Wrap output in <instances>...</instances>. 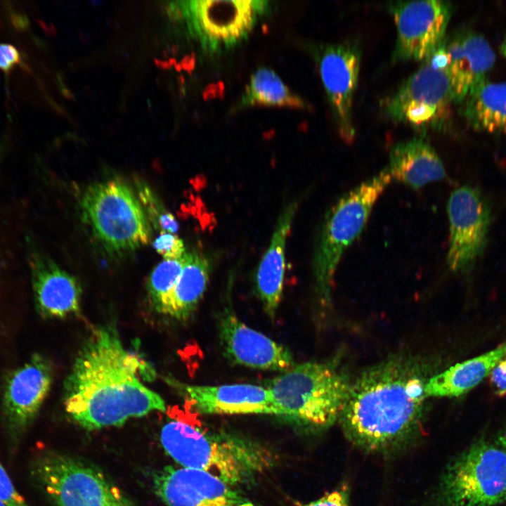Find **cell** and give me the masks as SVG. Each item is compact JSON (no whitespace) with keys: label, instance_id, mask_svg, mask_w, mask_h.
Wrapping results in <instances>:
<instances>
[{"label":"cell","instance_id":"cell-29","mask_svg":"<svg viewBox=\"0 0 506 506\" xmlns=\"http://www.w3.org/2000/svg\"><path fill=\"white\" fill-rule=\"evenodd\" d=\"M0 500L6 506H30L15 488L10 476L1 462Z\"/></svg>","mask_w":506,"mask_h":506},{"label":"cell","instance_id":"cell-35","mask_svg":"<svg viewBox=\"0 0 506 506\" xmlns=\"http://www.w3.org/2000/svg\"><path fill=\"white\" fill-rule=\"evenodd\" d=\"M500 51L501 53L506 57V37L501 42L500 46Z\"/></svg>","mask_w":506,"mask_h":506},{"label":"cell","instance_id":"cell-11","mask_svg":"<svg viewBox=\"0 0 506 506\" xmlns=\"http://www.w3.org/2000/svg\"><path fill=\"white\" fill-rule=\"evenodd\" d=\"M450 240L446 261L454 273L470 272L486 247L491 209L476 187L453 190L447 203Z\"/></svg>","mask_w":506,"mask_h":506},{"label":"cell","instance_id":"cell-1","mask_svg":"<svg viewBox=\"0 0 506 506\" xmlns=\"http://www.w3.org/2000/svg\"><path fill=\"white\" fill-rule=\"evenodd\" d=\"M143 368V362L124 348L113 325L96 327L64 382L66 413L83 428L96 430L164 412V399L139 377Z\"/></svg>","mask_w":506,"mask_h":506},{"label":"cell","instance_id":"cell-21","mask_svg":"<svg viewBox=\"0 0 506 506\" xmlns=\"http://www.w3.org/2000/svg\"><path fill=\"white\" fill-rule=\"evenodd\" d=\"M386 169L391 179L413 189L441 181L447 174L436 151L422 137L394 145L390 150Z\"/></svg>","mask_w":506,"mask_h":506},{"label":"cell","instance_id":"cell-20","mask_svg":"<svg viewBox=\"0 0 506 506\" xmlns=\"http://www.w3.org/2000/svg\"><path fill=\"white\" fill-rule=\"evenodd\" d=\"M297 209V202L289 203L280 214L270 244L257 270V290L264 310L271 318L280 302L285 270V248Z\"/></svg>","mask_w":506,"mask_h":506},{"label":"cell","instance_id":"cell-8","mask_svg":"<svg viewBox=\"0 0 506 506\" xmlns=\"http://www.w3.org/2000/svg\"><path fill=\"white\" fill-rule=\"evenodd\" d=\"M443 506H500L506 500V450L481 439L455 458L440 481Z\"/></svg>","mask_w":506,"mask_h":506},{"label":"cell","instance_id":"cell-30","mask_svg":"<svg viewBox=\"0 0 506 506\" xmlns=\"http://www.w3.org/2000/svg\"><path fill=\"white\" fill-rule=\"evenodd\" d=\"M488 377L493 394L498 397L506 396V356L496 363Z\"/></svg>","mask_w":506,"mask_h":506},{"label":"cell","instance_id":"cell-5","mask_svg":"<svg viewBox=\"0 0 506 506\" xmlns=\"http://www.w3.org/2000/svg\"><path fill=\"white\" fill-rule=\"evenodd\" d=\"M391 180L384 168L342 195L325 214L313 258L315 286L321 300L330 301L332 279L342 255L364 230Z\"/></svg>","mask_w":506,"mask_h":506},{"label":"cell","instance_id":"cell-33","mask_svg":"<svg viewBox=\"0 0 506 506\" xmlns=\"http://www.w3.org/2000/svg\"><path fill=\"white\" fill-rule=\"evenodd\" d=\"M155 65L160 69L163 70H168L173 65L175 64V59L170 58L167 61L161 60L160 59L155 58L154 60Z\"/></svg>","mask_w":506,"mask_h":506},{"label":"cell","instance_id":"cell-27","mask_svg":"<svg viewBox=\"0 0 506 506\" xmlns=\"http://www.w3.org/2000/svg\"><path fill=\"white\" fill-rule=\"evenodd\" d=\"M138 194L148 219L155 228L160 233L176 234L179 228L178 222L174 216L163 207L152 190L145 186H140Z\"/></svg>","mask_w":506,"mask_h":506},{"label":"cell","instance_id":"cell-15","mask_svg":"<svg viewBox=\"0 0 506 506\" xmlns=\"http://www.w3.org/2000/svg\"><path fill=\"white\" fill-rule=\"evenodd\" d=\"M218 328L223 353L234 364L281 372L294 365L287 348L247 325L230 307L220 313Z\"/></svg>","mask_w":506,"mask_h":506},{"label":"cell","instance_id":"cell-3","mask_svg":"<svg viewBox=\"0 0 506 506\" xmlns=\"http://www.w3.org/2000/svg\"><path fill=\"white\" fill-rule=\"evenodd\" d=\"M351 381L333 362L294 365L270 379L273 415L303 427L321 429L339 419Z\"/></svg>","mask_w":506,"mask_h":506},{"label":"cell","instance_id":"cell-12","mask_svg":"<svg viewBox=\"0 0 506 506\" xmlns=\"http://www.w3.org/2000/svg\"><path fill=\"white\" fill-rule=\"evenodd\" d=\"M397 30L394 60H424L441 44L452 8L443 0L399 1L389 5Z\"/></svg>","mask_w":506,"mask_h":506},{"label":"cell","instance_id":"cell-25","mask_svg":"<svg viewBox=\"0 0 506 506\" xmlns=\"http://www.w3.org/2000/svg\"><path fill=\"white\" fill-rule=\"evenodd\" d=\"M240 107L266 106L303 109L306 104L271 69L258 68L250 77Z\"/></svg>","mask_w":506,"mask_h":506},{"label":"cell","instance_id":"cell-16","mask_svg":"<svg viewBox=\"0 0 506 506\" xmlns=\"http://www.w3.org/2000/svg\"><path fill=\"white\" fill-rule=\"evenodd\" d=\"M153 488L167 506H239L245 502L231 485L197 469L167 467L154 476Z\"/></svg>","mask_w":506,"mask_h":506},{"label":"cell","instance_id":"cell-22","mask_svg":"<svg viewBox=\"0 0 506 506\" xmlns=\"http://www.w3.org/2000/svg\"><path fill=\"white\" fill-rule=\"evenodd\" d=\"M505 356L506 339L491 351L433 375L425 385L427 397H458L469 392L488 377Z\"/></svg>","mask_w":506,"mask_h":506},{"label":"cell","instance_id":"cell-36","mask_svg":"<svg viewBox=\"0 0 506 506\" xmlns=\"http://www.w3.org/2000/svg\"><path fill=\"white\" fill-rule=\"evenodd\" d=\"M239 506H254V505L252 503L245 501L243 503H242L241 505H240Z\"/></svg>","mask_w":506,"mask_h":506},{"label":"cell","instance_id":"cell-32","mask_svg":"<svg viewBox=\"0 0 506 506\" xmlns=\"http://www.w3.org/2000/svg\"><path fill=\"white\" fill-rule=\"evenodd\" d=\"M305 506H349L347 495L344 491H335Z\"/></svg>","mask_w":506,"mask_h":506},{"label":"cell","instance_id":"cell-24","mask_svg":"<svg viewBox=\"0 0 506 506\" xmlns=\"http://www.w3.org/2000/svg\"><path fill=\"white\" fill-rule=\"evenodd\" d=\"M462 113L474 129L506 134V82L485 79L463 100Z\"/></svg>","mask_w":506,"mask_h":506},{"label":"cell","instance_id":"cell-17","mask_svg":"<svg viewBox=\"0 0 506 506\" xmlns=\"http://www.w3.org/2000/svg\"><path fill=\"white\" fill-rule=\"evenodd\" d=\"M163 379L201 414L273 415L271 395L266 387L250 384H190L171 377H164Z\"/></svg>","mask_w":506,"mask_h":506},{"label":"cell","instance_id":"cell-10","mask_svg":"<svg viewBox=\"0 0 506 506\" xmlns=\"http://www.w3.org/2000/svg\"><path fill=\"white\" fill-rule=\"evenodd\" d=\"M452 102L446 68L429 56L386 101L384 108L395 121L422 129H439L448 119Z\"/></svg>","mask_w":506,"mask_h":506},{"label":"cell","instance_id":"cell-26","mask_svg":"<svg viewBox=\"0 0 506 506\" xmlns=\"http://www.w3.org/2000/svg\"><path fill=\"white\" fill-rule=\"evenodd\" d=\"M185 254L179 259H163L155 266L148 277L147 291L149 301L153 309L159 313L164 315L168 297L181 273Z\"/></svg>","mask_w":506,"mask_h":506},{"label":"cell","instance_id":"cell-4","mask_svg":"<svg viewBox=\"0 0 506 506\" xmlns=\"http://www.w3.org/2000/svg\"><path fill=\"white\" fill-rule=\"evenodd\" d=\"M160 438L165 452L183 467L207 472L231 486L264 467V453L252 444L181 418L169 420Z\"/></svg>","mask_w":506,"mask_h":506},{"label":"cell","instance_id":"cell-37","mask_svg":"<svg viewBox=\"0 0 506 506\" xmlns=\"http://www.w3.org/2000/svg\"><path fill=\"white\" fill-rule=\"evenodd\" d=\"M0 506H6L1 500H0Z\"/></svg>","mask_w":506,"mask_h":506},{"label":"cell","instance_id":"cell-31","mask_svg":"<svg viewBox=\"0 0 506 506\" xmlns=\"http://www.w3.org/2000/svg\"><path fill=\"white\" fill-rule=\"evenodd\" d=\"M21 62V55L14 46L0 44V70L8 73Z\"/></svg>","mask_w":506,"mask_h":506},{"label":"cell","instance_id":"cell-19","mask_svg":"<svg viewBox=\"0 0 506 506\" xmlns=\"http://www.w3.org/2000/svg\"><path fill=\"white\" fill-rule=\"evenodd\" d=\"M442 45L448 58L446 70L454 102H462L472 88L486 79L495 53L484 35L466 28L446 36Z\"/></svg>","mask_w":506,"mask_h":506},{"label":"cell","instance_id":"cell-9","mask_svg":"<svg viewBox=\"0 0 506 506\" xmlns=\"http://www.w3.org/2000/svg\"><path fill=\"white\" fill-rule=\"evenodd\" d=\"M191 34L208 53L230 50L247 39L269 9L264 0L177 1Z\"/></svg>","mask_w":506,"mask_h":506},{"label":"cell","instance_id":"cell-14","mask_svg":"<svg viewBox=\"0 0 506 506\" xmlns=\"http://www.w3.org/2000/svg\"><path fill=\"white\" fill-rule=\"evenodd\" d=\"M53 368L44 355L33 354L8 376L2 395L1 409L9 433H24L38 415L53 383Z\"/></svg>","mask_w":506,"mask_h":506},{"label":"cell","instance_id":"cell-23","mask_svg":"<svg viewBox=\"0 0 506 506\" xmlns=\"http://www.w3.org/2000/svg\"><path fill=\"white\" fill-rule=\"evenodd\" d=\"M211 266L197 251L186 252L181 273L167 299L164 315L186 320L195 311L209 281Z\"/></svg>","mask_w":506,"mask_h":506},{"label":"cell","instance_id":"cell-6","mask_svg":"<svg viewBox=\"0 0 506 506\" xmlns=\"http://www.w3.org/2000/svg\"><path fill=\"white\" fill-rule=\"evenodd\" d=\"M82 219L109 254L123 256L147 245L150 224L134 190L120 180L93 183L80 201Z\"/></svg>","mask_w":506,"mask_h":506},{"label":"cell","instance_id":"cell-28","mask_svg":"<svg viewBox=\"0 0 506 506\" xmlns=\"http://www.w3.org/2000/svg\"><path fill=\"white\" fill-rule=\"evenodd\" d=\"M153 246L164 259H179L186 252L182 239L169 233H160L153 241Z\"/></svg>","mask_w":506,"mask_h":506},{"label":"cell","instance_id":"cell-18","mask_svg":"<svg viewBox=\"0 0 506 506\" xmlns=\"http://www.w3.org/2000/svg\"><path fill=\"white\" fill-rule=\"evenodd\" d=\"M35 308L44 318H64L81 310L78 280L51 259L32 248L28 254Z\"/></svg>","mask_w":506,"mask_h":506},{"label":"cell","instance_id":"cell-13","mask_svg":"<svg viewBox=\"0 0 506 506\" xmlns=\"http://www.w3.org/2000/svg\"><path fill=\"white\" fill-rule=\"evenodd\" d=\"M317 58L337 131L343 141L350 143L356 136L353 103L358 85L361 51L353 42L331 44L321 47Z\"/></svg>","mask_w":506,"mask_h":506},{"label":"cell","instance_id":"cell-2","mask_svg":"<svg viewBox=\"0 0 506 506\" xmlns=\"http://www.w3.org/2000/svg\"><path fill=\"white\" fill-rule=\"evenodd\" d=\"M429 365L396 356L367 368L353 382L339 420L346 436L366 450H381L417 427L428 398Z\"/></svg>","mask_w":506,"mask_h":506},{"label":"cell","instance_id":"cell-7","mask_svg":"<svg viewBox=\"0 0 506 506\" xmlns=\"http://www.w3.org/2000/svg\"><path fill=\"white\" fill-rule=\"evenodd\" d=\"M31 472L56 506H136L100 469L72 455L41 453L33 462Z\"/></svg>","mask_w":506,"mask_h":506},{"label":"cell","instance_id":"cell-38","mask_svg":"<svg viewBox=\"0 0 506 506\" xmlns=\"http://www.w3.org/2000/svg\"><path fill=\"white\" fill-rule=\"evenodd\" d=\"M1 151L0 150V158H1Z\"/></svg>","mask_w":506,"mask_h":506},{"label":"cell","instance_id":"cell-34","mask_svg":"<svg viewBox=\"0 0 506 506\" xmlns=\"http://www.w3.org/2000/svg\"><path fill=\"white\" fill-rule=\"evenodd\" d=\"M496 441L506 450V427L498 434Z\"/></svg>","mask_w":506,"mask_h":506}]
</instances>
